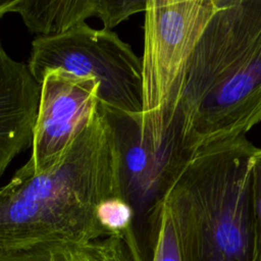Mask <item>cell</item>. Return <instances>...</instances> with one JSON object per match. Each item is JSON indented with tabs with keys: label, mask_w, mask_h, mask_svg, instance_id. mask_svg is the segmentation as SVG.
<instances>
[{
	"label": "cell",
	"mask_w": 261,
	"mask_h": 261,
	"mask_svg": "<svg viewBox=\"0 0 261 261\" xmlns=\"http://www.w3.org/2000/svg\"><path fill=\"white\" fill-rule=\"evenodd\" d=\"M121 168L114 128L97 103L59 162L42 173L21 166L0 188V252L109 237L96 210L123 199Z\"/></svg>",
	"instance_id": "1"
},
{
	"label": "cell",
	"mask_w": 261,
	"mask_h": 261,
	"mask_svg": "<svg viewBox=\"0 0 261 261\" xmlns=\"http://www.w3.org/2000/svg\"><path fill=\"white\" fill-rule=\"evenodd\" d=\"M261 121V0H218L192 55L166 141L173 162Z\"/></svg>",
	"instance_id": "2"
},
{
	"label": "cell",
	"mask_w": 261,
	"mask_h": 261,
	"mask_svg": "<svg viewBox=\"0 0 261 261\" xmlns=\"http://www.w3.org/2000/svg\"><path fill=\"white\" fill-rule=\"evenodd\" d=\"M246 136L219 141L164 170L167 208L184 261H253L252 156Z\"/></svg>",
	"instance_id": "3"
},
{
	"label": "cell",
	"mask_w": 261,
	"mask_h": 261,
	"mask_svg": "<svg viewBox=\"0 0 261 261\" xmlns=\"http://www.w3.org/2000/svg\"><path fill=\"white\" fill-rule=\"evenodd\" d=\"M218 0H147L141 59V145L161 159L190 61Z\"/></svg>",
	"instance_id": "4"
},
{
	"label": "cell",
	"mask_w": 261,
	"mask_h": 261,
	"mask_svg": "<svg viewBox=\"0 0 261 261\" xmlns=\"http://www.w3.org/2000/svg\"><path fill=\"white\" fill-rule=\"evenodd\" d=\"M28 66L39 84L47 70L55 68L95 80L98 103L140 124L141 60L114 32L85 22L59 34L37 36Z\"/></svg>",
	"instance_id": "5"
},
{
	"label": "cell",
	"mask_w": 261,
	"mask_h": 261,
	"mask_svg": "<svg viewBox=\"0 0 261 261\" xmlns=\"http://www.w3.org/2000/svg\"><path fill=\"white\" fill-rule=\"evenodd\" d=\"M40 101L32 154L23 165L42 173L60 161L98 103L99 85L61 68L47 70L40 83Z\"/></svg>",
	"instance_id": "6"
},
{
	"label": "cell",
	"mask_w": 261,
	"mask_h": 261,
	"mask_svg": "<svg viewBox=\"0 0 261 261\" xmlns=\"http://www.w3.org/2000/svg\"><path fill=\"white\" fill-rule=\"evenodd\" d=\"M40 92L28 64L0 44V178L12 159L32 146Z\"/></svg>",
	"instance_id": "7"
},
{
	"label": "cell",
	"mask_w": 261,
	"mask_h": 261,
	"mask_svg": "<svg viewBox=\"0 0 261 261\" xmlns=\"http://www.w3.org/2000/svg\"><path fill=\"white\" fill-rule=\"evenodd\" d=\"M100 0H14L17 12L31 33L48 36L85 23L99 13Z\"/></svg>",
	"instance_id": "8"
},
{
	"label": "cell",
	"mask_w": 261,
	"mask_h": 261,
	"mask_svg": "<svg viewBox=\"0 0 261 261\" xmlns=\"http://www.w3.org/2000/svg\"><path fill=\"white\" fill-rule=\"evenodd\" d=\"M0 261H133L122 238L109 236L83 244H43L0 252Z\"/></svg>",
	"instance_id": "9"
},
{
	"label": "cell",
	"mask_w": 261,
	"mask_h": 261,
	"mask_svg": "<svg viewBox=\"0 0 261 261\" xmlns=\"http://www.w3.org/2000/svg\"><path fill=\"white\" fill-rule=\"evenodd\" d=\"M96 215L108 236H117L122 239L129 231L135 217L133 207L119 197L102 201L97 207Z\"/></svg>",
	"instance_id": "10"
},
{
	"label": "cell",
	"mask_w": 261,
	"mask_h": 261,
	"mask_svg": "<svg viewBox=\"0 0 261 261\" xmlns=\"http://www.w3.org/2000/svg\"><path fill=\"white\" fill-rule=\"evenodd\" d=\"M160 203V223L152 261H184L170 214L164 204Z\"/></svg>",
	"instance_id": "11"
},
{
	"label": "cell",
	"mask_w": 261,
	"mask_h": 261,
	"mask_svg": "<svg viewBox=\"0 0 261 261\" xmlns=\"http://www.w3.org/2000/svg\"><path fill=\"white\" fill-rule=\"evenodd\" d=\"M147 0H100L98 17L103 29L110 30L132 14L145 11Z\"/></svg>",
	"instance_id": "12"
},
{
	"label": "cell",
	"mask_w": 261,
	"mask_h": 261,
	"mask_svg": "<svg viewBox=\"0 0 261 261\" xmlns=\"http://www.w3.org/2000/svg\"><path fill=\"white\" fill-rule=\"evenodd\" d=\"M253 203L255 213V251L253 261H261V149L252 156Z\"/></svg>",
	"instance_id": "13"
},
{
	"label": "cell",
	"mask_w": 261,
	"mask_h": 261,
	"mask_svg": "<svg viewBox=\"0 0 261 261\" xmlns=\"http://www.w3.org/2000/svg\"><path fill=\"white\" fill-rule=\"evenodd\" d=\"M13 3L14 0H0V18L8 12H12Z\"/></svg>",
	"instance_id": "14"
}]
</instances>
